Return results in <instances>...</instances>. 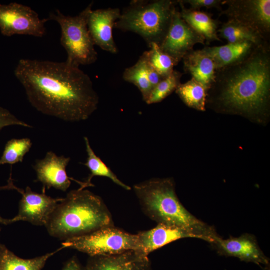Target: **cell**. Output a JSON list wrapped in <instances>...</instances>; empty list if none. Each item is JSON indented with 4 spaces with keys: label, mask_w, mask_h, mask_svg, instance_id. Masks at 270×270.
<instances>
[{
    "label": "cell",
    "mask_w": 270,
    "mask_h": 270,
    "mask_svg": "<svg viewBox=\"0 0 270 270\" xmlns=\"http://www.w3.org/2000/svg\"><path fill=\"white\" fill-rule=\"evenodd\" d=\"M111 226L112 216L102 199L79 188L56 204L45 226L50 235L64 241Z\"/></svg>",
    "instance_id": "277c9868"
},
{
    "label": "cell",
    "mask_w": 270,
    "mask_h": 270,
    "mask_svg": "<svg viewBox=\"0 0 270 270\" xmlns=\"http://www.w3.org/2000/svg\"><path fill=\"white\" fill-rule=\"evenodd\" d=\"M84 141L87 158L86 162L83 164L88 168L90 172L87 180L84 182L86 187L94 186V184L91 182L92 179L94 176H98L108 178L114 184L124 189L127 190H130L131 188L122 182L100 158L96 155L90 145L88 137H84Z\"/></svg>",
    "instance_id": "7402d4cb"
},
{
    "label": "cell",
    "mask_w": 270,
    "mask_h": 270,
    "mask_svg": "<svg viewBox=\"0 0 270 270\" xmlns=\"http://www.w3.org/2000/svg\"><path fill=\"white\" fill-rule=\"evenodd\" d=\"M4 218H2L0 216V224H4Z\"/></svg>",
    "instance_id": "1f68e13d"
},
{
    "label": "cell",
    "mask_w": 270,
    "mask_h": 270,
    "mask_svg": "<svg viewBox=\"0 0 270 270\" xmlns=\"http://www.w3.org/2000/svg\"><path fill=\"white\" fill-rule=\"evenodd\" d=\"M177 1L132 0L120 12L114 28L140 35L149 46H158L169 29Z\"/></svg>",
    "instance_id": "5b68a950"
},
{
    "label": "cell",
    "mask_w": 270,
    "mask_h": 270,
    "mask_svg": "<svg viewBox=\"0 0 270 270\" xmlns=\"http://www.w3.org/2000/svg\"><path fill=\"white\" fill-rule=\"evenodd\" d=\"M209 244L220 256L237 258L241 261L258 266L270 264L269 258L260 247L256 236L252 234L244 233L238 237L230 236L226 239L218 236Z\"/></svg>",
    "instance_id": "7c38bea8"
},
{
    "label": "cell",
    "mask_w": 270,
    "mask_h": 270,
    "mask_svg": "<svg viewBox=\"0 0 270 270\" xmlns=\"http://www.w3.org/2000/svg\"><path fill=\"white\" fill-rule=\"evenodd\" d=\"M182 19L199 34L208 44L214 40H220L218 35L219 22L213 19L209 14L198 10L186 8L182 0H178Z\"/></svg>",
    "instance_id": "d6986e66"
},
{
    "label": "cell",
    "mask_w": 270,
    "mask_h": 270,
    "mask_svg": "<svg viewBox=\"0 0 270 270\" xmlns=\"http://www.w3.org/2000/svg\"><path fill=\"white\" fill-rule=\"evenodd\" d=\"M122 78L136 86L140 91L143 100L144 102L147 100L152 88L148 80L147 63L142 54L134 64L125 69Z\"/></svg>",
    "instance_id": "cb8c5ba5"
},
{
    "label": "cell",
    "mask_w": 270,
    "mask_h": 270,
    "mask_svg": "<svg viewBox=\"0 0 270 270\" xmlns=\"http://www.w3.org/2000/svg\"><path fill=\"white\" fill-rule=\"evenodd\" d=\"M184 68L208 90L213 83L216 68L212 59L200 50H192L182 58Z\"/></svg>",
    "instance_id": "ac0fdd59"
},
{
    "label": "cell",
    "mask_w": 270,
    "mask_h": 270,
    "mask_svg": "<svg viewBox=\"0 0 270 270\" xmlns=\"http://www.w3.org/2000/svg\"><path fill=\"white\" fill-rule=\"evenodd\" d=\"M46 18L41 19L38 14L28 6L16 2L0 3V32L11 36L16 34L42 37L46 34Z\"/></svg>",
    "instance_id": "ba28073f"
},
{
    "label": "cell",
    "mask_w": 270,
    "mask_h": 270,
    "mask_svg": "<svg viewBox=\"0 0 270 270\" xmlns=\"http://www.w3.org/2000/svg\"><path fill=\"white\" fill-rule=\"evenodd\" d=\"M204 39L182 18L176 8L168 32L159 45L160 49L178 63L193 50L196 44H204Z\"/></svg>",
    "instance_id": "8fae6325"
},
{
    "label": "cell",
    "mask_w": 270,
    "mask_h": 270,
    "mask_svg": "<svg viewBox=\"0 0 270 270\" xmlns=\"http://www.w3.org/2000/svg\"><path fill=\"white\" fill-rule=\"evenodd\" d=\"M222 11L228 20L238 22L257 32L268 40L270 32V0H226Z\"/></svg>",
    "instance_id": "30bf717a"
},
{
    "label": "cell",
    "mask_w": 270,
    "mask_h": 270,
    "mask_svg": "<svg viewBox=\"0 0 270 270\" xmlns=\"http://www.w3.org/2000/svg\"><path fill=\"white\" fill-rule=\"evenodd\" d=\"M32 146L30 139L27 138L9 140L6 143L0 158V166L4 164H14L22 162Z\"/></svg>",
    "instance_id": "484cf974"
},
{
    "label": "cell",
    "mask_w": 270,
    "mask_h": 270,
    "mask_svg": "<svg viewBox=\"0 0 270 270\" xmlns=\"http://www.w3.org/2000/svg\"><path fill=\"white\" fill-rule=\"evenodd\" d=\"M93 2L75 16L64 15L58 10L46 18L56 22L60 28V42L67 54L66 61L80 66L96 62L98 54L90 34L88 22Z\"/></svg>",
    "instance_id": "8992f818"
},
{
    "label": "cell",
    "mask_w": 270,
    "mask_h": 270,
    "mask_svg": "<svg viewBox=\"0 0 270 270\" xmlns=\"http://www.w3.org/2000/svg\"><path fill=\"white\" fill-rule=\"evenodd\" d=\"M63 248L30 259H24L16 256L0 242V270H42L48 260Z\"/></svg>",
    "instance_id": "ffe728a7"
},
{
    "label": "cell",
    "mask_w": 270,
    "mask_h": 270,
    "mask_svg": "<svg viewBox=\"0 0 270 270\" xmlns=\"http://www.w3.org/2000/svg\"><path fill=\"white\" fill-rule=\"evenodd\" d=\"M84 270H152L148 256L134 250L122 253L90 256Z\"/></svg>",
    "instance_id": "9a60e30c"
},
{
    "label": "cell",
    "mask_w": 270,
    "mask_h": 270,
    "mask_svg": "<svg viewBox=\"0 0 270 270\" xmlns=\"http://www.w3.org/2000/svg\"><path fill=\"white\" fill-rule=\"evenodd\" d=\"M0 189L14 190L22 195L19 202L18 214L12 219H4V224L18 221H26L36 226L46 225L48 220L56 204L62 198H54L42 193L39 194L26 186L25 190L16 186L12 178L11 173L8 184Z\"/></svg>",
    "instance_id": "9c48e42d"
},
{
    "label": "cell",
    "mask_w": 270,
    "mask_h": 270,
    "mask_svg": "<svg viewBox=\"0 0 270 270\" xmlns=\"http://www.w3.org/2000/svg\"><path fill=\"white\" fill-rule=\"evenodd\" d=\"M133 190L144 212L158 224L186 230L208 243L220 236L214 226L196 218L182 205L172 178H152L134 184Z\"/></svg>",
    "instance_id": "3957f363"
},
{
    "label": "cell",
    "mask_w": 270,
    "mask_h": 270,
    "mask_svg": "<svg viewBox=\"0 0 270 270\" xmlns=\"http://www.w3.org/2000/svg\"><path fill=\"white\" fill-rule=\"evenodd\" d=\"M120 12L118 8L92 10L88 18V30L94 45L112 54L118 52L112 28Z\"/></svg>",
    "instance_id": "5bb4252c"
},
{
    "label": "cell",
    "mask_w": 270,
    "mask_h": 270,
    "mask_svg": "<svg viewBox=\"0 0 270 270\" xmlns=\"http://www.w3.org/2000/svg\"><path fill=\"white\" fill-rule=\"evenodd\" d=\"M12 125L32 127L29 124L18 118L8 110L0 107V130L6 126Z\"/></svg>",
    "instance_id": "83f0119b"
},
{
    "label": "cell",
    "mask_w": 270,
    "mask_h": 270,
    "mask_svg": "<svg viewBox=\"0 0 270 270\" xmlns=\"http://www.w3.org/2000/svg\"><path fill=\"white\" fill-rule=\"evenodd\" d=\"M62 270H84L78 258L74 256L70 259L64 265Z\"/></svg>",
    "instance_id": "4dcf8cb0"
},
{
    "label": "cell",
    "mask_w": 270,
    "mask_h": 270,
    "mask_svg": "<svg viewBox=\"0 0 270 270\" xmlns=\"http://www.w3.org/2000/svg\"><path fill=\"white\" fill-rule=\"evenodd\" d=\"M147 72L148 81L153 89L164 78L160 75L152 68L148 65V63Z\"/></svg>",
    "instance_id": "f546056e"
},
{
    "label": "cell",
    "mask_w": 270,
    "mask_h": 270,
    "mask_svg": "<svg viewBox=\"0 0 270 270\" xmlns=\"http://www.w3.org/2000/svg\"><path fill=\"white\" fill-rule=\"evenodd\" d=\"M70 160L69 157L58 156L52 151L48 152L43 158L37 160L33 166L36 174V181L42 182L44 188H53L66 192L72 180L80 184V188H84V182L68 177L67 174L66 168Z\"/></svg>",
    "instance_id": "4fadbf2b"
},
{
    "label": "cell",
    "mask_w": 270,
    "mask_h": 270,
    "mask_svg": "<svg viewBox=\"0 0 270 270\" xmlns=\"http://www.w3.org/2000/svg\"><path fill=\"white\" fill-rule=\"evenodd\" d=\"M14 74L38 111L68 122L84 121L97 109L99 97L90 77L66 60L22 58Z\"/></svg>",
    "instance_id": "6da1fadb"
},
{
    "label": "cell",
    "mask_w": 270,
    "mask_h": 270,
    "mask_svg": "<svg viewBox=\"0 0 270 270\" xmlns=\"http://www.w3.org/2000/svg\"><path fill=\"white\" fill-rule=\"evenodd\" d=\"M218 38L228 43L250 42L258 45L268 43V40L254 30L234 20H228L218 30Z\"/></svg>",
    "instance_id": "44dd1931"
},
{
    "label": "cell",
    "mask_w": 270,
    "mask_h": 270,
    "mask_svg": "<svg viewBox=\"0 0 270 270\" xmlns=\"http://www.w3.org/2000/svg\"><path fill=\"white\" fill-rule=\"evenodd\" d=\"M270 50L268 44L259 46L242 61L216 70L208 90L216 91L214 99L220 106L247 114L266 110L270 92Z\"/></svg>",
    "instance_id": "7a4b0ae2"
},
{
    "label": "cell",
    "mask_w": 270,
    "mask_h": 270,
    "mask_svg": "<svg viewBox=\"0 0 270 270\" xmlns=\"http://www.w3.org/2000/svg\"><path fill=\"white\" fill-rule=\"evenodd\" d=\"M259 46L261 45L244 42L218 46H206L201 50L212 59L216 70L242 61Z\"/></svg>",
    "instance_id": "e0dca14e"
},
{
    "label": "cell",
    "mask_w": 270,
    "mask_h": 270,
    "mask_svg": "<svg viewBox=\"0 0 270 270\" xmlns=\"http://www.w3.org/2000/svg\"><path fill=\"white\" fill-rule=\"evenodd\" d=\"M136 235V250L147 256L153 251L180 239H200L198 236L186 230L160 224L150 230L140 232Z\"/></svg>",
    "instance_id": "2e32d148"
},
{
    "label": "cell",
    "mask_w": 270,
    "mask_h": 270,
    "mask_svg": "<svg viewBox=\"0 0 270 270\" xmlns=\"http://www.w3.org/2000/svg\"><path fill=\"white\" fill-rule=\"evenodd\" d=\"M182 74L174 70L172 73L162 79L152 90L147 100L145 102L150 104L161 102L176 90L180 84Z\"/></svg>",
    "instance_id": "4316f807"
},
{
    "label": "cell",
    "mask_w": 270,
    "mask_h": 270,
    "mask_svg": "<svg viewBox=\"0 0 270 270\" xmlns=\"http://www.w3.org/2000/svg\"><path fill=\"white\" fill-rule=\"evenodd\" d=\"M221 0H182L184 3L190 5V9L198 10L201 8H216L221 10L222 5Z\"/></svg>",
    "instance_id": "f1b7e54d"
},
{
    "label": "cell",
    "mask_w": 270,
    "mask_h": 270,
    "mask_svg": "<svg viewBox=\"0 0 270 270\" xmlns=\"http://www.w3.org/2000/svg\"><path fill=\"white\" fill-rule=\"evenodd\" d=\"M207 91L202 84L193 78L184 84H180L176 90L188 106L202 111L205 110Z\"/></svg>",
    "instance_id": "603a6c76"
},
{
    "label": "cell",
    "mask_w": 270,
    "mask_h": 270,
    "mask_svg": "<svg viewBox=\"0 0 270 270\" xmlns=\"http://www.w3.org/2000/svg\"><path fill=\"white\" fill-rule=\"evenodd\" d=\"M137 242L136 234H132L111 226L64 240L62 246L78 250L89 256H94L136 250Z\"/></svg>",
    "instance_id": "52a82bcc"
},
{
    "label": "cell",
    "mask_w": 270,
    "mask_h": 270,
    "mask_svg": "<svg viewBox=\"0 0 270 270\" xmlns=\"http://www.w3.org/2000/svg\"><path fill=\"white\" fill-rule=\"evenodd\" d=\"M148 46L150 50L142 54L146 62L163 78H166L172 73L174 66L178 63L163 52L156 44H151Z\"/></svg>",
    "instance_id": "d4e9b609"
}]
</instances>
